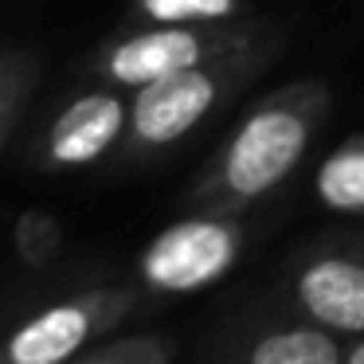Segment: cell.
Segmentation results:
<instances>
[{"label":"cell","instance_id":"8992f818","mask_svg":"<svg viewBox=\"0 0 364 364\" xmlns=\"http://www.w3.org/2000/svg\"><path fill=\"white\" fill-rule=\"evenodd\" d=\"M141 306L137 286H90L24 314L0 337V364H71Z\"/></svg>","mask_w":364,"mask_h":364},{"label":"cell","instance_id":"ba28073f","mask_svg":"<svg viewBox=\"0 0 364 364\" xmlns=\"http://www.w3.org/2000/svg\"><path fill=\"white\" fill-rule=\"evenodd\" d=\"M215 364H345V337L274 301L231 325L215 348Z\"/></svg>","mask_w":364,"mask_h":364},{"label":"cell","instance_id":"6da1fadb","mask_svg":"<svg viewBox=\"0 0 364 364\" xmlns=\"http://www.w3.org/2000/svg\"><path fill=\"white\" fill-rule=\"evenodd\" d=\"M329 106L333 87L325 79H294L259 95L188 184V208L247 212L274 196L301 168Z\"/></svg>","mask_w":364,"mask_h":364},{"label":"cell","instance_id":"9c48e42d","mask_svg":"<svg viewBox=\"0 0 364 364\" xmlns=\"http://www.w3.org/2000/svg\"><path fill=\"white\" fill-rule=\"evenodd\" d=\"M317 208L345 220H364V129L333 145L314 173Z\"/></svg>","mask_w":364,"mask_h":364},{"label":"cell","instance_id":"5b68a950","mask_svg":"<svg viewBox=\"0 0 364 364\" xmlns=\"http://www.w3.org/2000/svg\"><path fill=\"white\" fill-rule=\"evenodd\" d=\"M274 301L345 341L364 337V235L337 231L301 243L278 270Z\"/></svg>","mask_w":364,"mask_h":364},{"label":"cell","instance_id":"30bf717a","mask_svg":"<svg viewBox=\"0 0 364 364\" xmlns=\"http://www.w3.org/2000/svg\"><path fill=\"white\" fill-rule=\"evenodd\" d=\"M255 0H126V24H239Z\"/></svg>","mask_w":364,"mask_h":364},{"label":"cell","instance_id":"7a4b0ae2","mask_svg":"<svg viewBox=\"0 0 364 364\" xmlns=\"http://www.w3.org/2000/svg\"><path fill=\"white\" fill-rule=\"evenodd\" d=\"M286 48V32L274 28L267 40L251 43L243 51L208 59L188 71L165 75L157 82L129 90V122L126 137L118 145L122 165H145L153 157H165L181 141H188L212 114L235 102Z\"/></svg>","mask_w":364,"mask_h":364},{"label":"cell","instance_id":"52a82bcc","mask_svg":"<svg viewBox=\"0 0 364 364\" xmlns=\"http://www.w3.org/2000/svg\"><path fill=\"white\" fill-rule=\"evenodd\" d=\"M126 122L129 90L87 82L79 95H71L59 110H51V118L36 129V141L28 145V165L36 173L95 168L98 161L118 157Z\"/></svg>","mask_w":364,"mask_h":364},{"label":"cell","instance_id":"277c9868","mask_svg":"<svg viewBox=\"0 0 364 364\" xmlns=\"http://www.w3.org/2000/svg\"><path fill=\"white\" fill-rule=\"evenodd\" d=\"M251 243L247 212H204L192 208L188 215L161 228L141 247L134 262V278L141 298H188L208 286L223 282L243 262Z\"/></svg>","mask_w":364,"mask_h":364},{"label":"cell","instance_id":"3957f363","mask_svg":"<svg viewBox=\"0 0 364 364\" xmlns=\"http://www.w3.org/2000/svg\"><path fill=\"white\" fill-rule=\"evenodd\" d=\"M270 32H274V24L262 16L239 20V24H126V32H114L87 59L82 82L137 90L165 75L243 51L267 40Z\"/></svg>","mask_w":364,"mask_h":364},{"label":"cell","instance_id":"7c38bea8","mask_svg":"<svg viewBox=\"0 0 364 364\" xmlns=\"http://www.w3.org/2000/svg\"><path fill=\"white\" fill-rule=\"evenodd\" d=\"M176 360V341L165 333H134L118 337L110 345H90L71 364H173Z\"/></svg>","mask_w":364,"mask_h":364},{"label":"cell","instance_id":"8fae6325","mask_svg":"<svg viewBox=\"0 0 364 364\" xmlns=\"http://www.w3.org/2000/svg\"><path fill=\"white\" fill-rule=\"evenodd\" d=\"M36 79H40V63L32 55H24V51L0 55V149L16 129L20 114H24L28 98L36 90Z\"/></svg>","mask_w":364,"mask_h":364},{"label":"cell","instance_id":"4fadbf2b","mask_svg":"<svg viewBox=\"0 0 364 364\" xmlns=\"http://www.w3.org/2000/svg\"><path fill=\"white\" fill-rule=\"evenodd\" d=\"M345 364H364V337L345 341Z\"/></svg>","mask_w":364,"mask_h":364}]
</instances>
